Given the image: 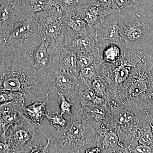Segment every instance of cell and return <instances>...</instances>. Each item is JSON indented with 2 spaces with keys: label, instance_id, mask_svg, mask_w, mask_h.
<instances>
[{
  "label": "cell",
  "instance_id": "32",
  "mask_svg": "<svg viewBox=\"0 0 153 153\" xmlns=\"http://www.w3.org/2000/svg\"><path fill=\"white\" fill-rule=\"evenodd\" d=\"M132 153H153V147L146 145L138 144L134 148Z\"/></svg>",
  "mask_w": 153,
  "mask_h": 153
},
{
  "label": "cell",
  "instance_id": "9",
  "mask_svg": "<svg viewBox=\"0 0 153 153\" xmlns=\"http://www.w3.org/2000/svg\"><path fill=\"white\" fill-rule=\"evenodd\" d=\"M50 94H60L70 99L72 101L78 95L79 90L85 88L76 76L60 71L58 68L49 73Z\"/></svg>",
  "mask_w": 153,
  "mask_h": 153
},
{
  "label": "cell",
  "instance_id": "14",
  "mask_svg": "<svg viewBox=\"0 0 153 153\" xmlns=\"http://www.w3.org/2000/svg\"><path fill=\"white\" fill-rule=\"evenodd\" d=\"M96 143L102 153H126L115 129L106 126L97 131Z\"/></svg>",
  "mask_w": 153,
  "mask_h": 153
},
{
  "label": "cell",
  "instance_id": "8",
  "mask_svg": "<svg viewBox=\"0 0 153 153\" xmlns=\"http://www.w3.org/2000/svg\"><path fill=\"white\" fill-rule=\"evenodd\" d=\"M61 46L44 37L33 55V65L40 72L58 68Z\"/></svg>",
  "mask_w": 153,
  "mask_h": 153
},
{
  "label": "cell",
  "instance_id": "19",
  "mask_svg": "<svg viewBox=\"0 0 153 153\" xmlns=\"http://www.w3.org/2000/svg\"><path fill=\"white\" fill-rule=\"evenodd\" d=\"M21 5L29 16L46 10L55 5L53 0H21Z\"/></svg>",
  "mask_w": 153,
  "mask_h": 153
},
{
  "label": "cell",
  "instance_id": "31",
  "mask_svg": "<svg viewBox=\"0 0 153 153\" xmlns=\"http://www.w3.org/2000/svg\"><path fill=\"white\" fill-rule=\"evenodd\" d=\"M90 2L95 5L103 7L105 8L114 10L117 11L118 13L120 12L115 6L113 0H91Z\"/></svg>",
  "mask_w": 153,
  "mask_h": 153
},
{
  "label": "cell",
  "instance_id": "5",
  "mask_svg": "<svg viewBox=\"0 0 153 153\" xmlns=\"http://www.w3.org/2000/svg\"><path fill=\"white\" fill-rule=\"evenodd\" d=\"M118 19L121 41L126 48L139 44L149 31L148 22L138 14L131 16L123 14Z\"/></svg>",
  "mask_w": 153,
  "mask_h": 153
},
{
  "label": "cell",
  "instance_id": "26",
  "mask_svg": "<svg viewBox=\"0 0 153 153\" xmlns=\"http://www.w3.org/2000/svg\"><path fill=\"white\" fill-rule=\"evenodd\" d=\"M58 95V102L60 107V113L61 114L69 115L71 116L72 113V101L68 97H66L63 94H57Z\"/></svg>",
  "mask_w": 153,
  "mask_h": 153
},
{
  "label": "cell",
  "instance_id": "33",
  "mask_svg": "<svg viewBox=\"0 0 153 153\" xmlns=\"http://www.w3.org/2000/svg\"><path fill=\"white\" fill-rule=\"evenodd\" d=\"M7 49L4 38H0V65L1 63L3 56L4 55Z\"/></svg>",
  "mask_w": 153,
  "mask_h": 153
},
{
  "label": "cell",
  "instance_id": "30",
  "mask_svg": "<svg viewBox=\"0 0 153 153\" xmlns=\"http://www.w3.org/2000/svg\"><path fill=\"white\" fill-rule=\"evenodd\" d=\"M47 139V143L46 145L43 146L39 144L37 142L33 143L30 147V153H49V147L50 146V136L44 135Z\"/></svg>",
  "mask_w": 153,
  "mask_h": 153
},
{
  "label": "cell",
  "instance_id": "25",
  "mask_svg": "<svg viewBox=\"0 0 153 153\" xmlns=\"http://www.w3.org/2000/svg\"><path fill=\"white\" fill-rule=\"evenodd\" d=\"M63 116L57 111L49 112H47L45 117L48 120L51 125L58 130L65 126L68 123Z\"/></svg>",
  "mask_w": 153,
  "mask_h": 153
},
{
  "label": "cell",
  "instance_id": "16",
  "mask_svg": "<svg viewBox=\"0 0 153 153\" xmlns=\"http://www.w3.org/2000/svg\"><path fill=\"white\" fill-rule=\"evenodd\" d=\"M64 33L88 34L87 24L85 21L73 10L63 11L61 18Z\"/></svg>",
  "mask_w": 153,
  "mask_h": 153
},
{
  "label": "cell",
  "instance_id": "12",
  "mask_svg": "<svg viewBox=\"0 0 153 153\" xmlns=\"http://www.w3.org/2000/svg\"><path fill=\"white\" fill-rule=\"evenodd\" d=\"M25 102H12L0 105V138L6 136L10 127L24 120H30L23 114Z\"/></svg>",
  "mask_w": 153,
  "mask_h": 153
},
{
  "label": "cell",
  "instance_id": "21",
  "mask_svg": "<svg viewBox=\"0 0 153 153\" xmlns=\"http://www.w3.org/2000/svg\"><path fill=\"white\" fill-rule=\"evenodd\" d=\"M122 50L118 44L115 43L108 44L100 51L102 62L110 64L115 63L120 58Z\"/></svg>",
  "mask_w": 153,
  "mask_h": 153
},
{
  "label": "cell",
  "instance_id": "4",
  "mask_svg": "<svg viewBox=\"0 0 153 153\" xmlns=\"http://www.w3.org/2000/svg\"><path fill=\"white\" fill-rule=\"evenodd\" d=\"M44 37L40 25L31 16L19 24L4 39L7 47L16 50L33 62L34 51Z\"/></svg>",
  "mask_w": 153,
  "mask_h": 153
},
{
  "label": "cell",
  "instance_id": "29",
  "mask_svg": "<svg viewBox=\"0 0 153 153\" xmlns=\"http://www.w3.org/2000/svg\"><path fill=\"white\" fill-rule=\"evenodd\" d=\"M115 6L120 12L122 10L138 7L140 0H113Z\"/></svg>",
  "mask_w": 153,
  "mask_h": 153
},
{
  "label": "cell",
  "instance_id": "3",
  "mask_svg": "<svg viewBox=\"0 0 153 153\" xmlns=\"http://www.w3.org/2000/svg\"><path fill=\"white\" fill-rule=\"evenodd\" d=\"M97 132L78 113L72 111L66 125L50 136V146L55 153H85L97 146Z\"/></svg>",
  "mask_w": 153,
  "mask_h": 153
},
{
  "label": "cell",
  "instance_id": "24",
  "mask_svg": "<svg viewBox=\"0 0 153 153\" xmlns=\"http://www.w3.org/2000/svg\"><path fill=\"white\" fill-rule=\"evenodd\" d=\"M26 100L21 94L10 91L0 92V105L12 102H25Z\"/></svg>",
  "mask_w": 153,
  "mask_h": 153
},
{
  "label": "cell",
  "instance_id": "1",
  "mask_svg": "<svg viewBox=\"0 0 153 153\" xmlns=\"http://www.w3.org/2000/svg\"><path fill=\"white\" fill-rule=\"evenodd\" d=\"M7 47V46H6ZM21 94L26 100L35 101L42 94H50L48 74L40 72L25 55L7 47L0 65V92Z\"/></svg>",
  "mask_w": 153,
  "mask_h": 153
},
{
  "label": "cell",
  "instance_id": "11",
  "mask_svg": "<svg viewBox=\"0 0 153 153\" xmlns=\"http://www.w3.org/2000/svg\"><path fill=\"white\" fill-rule=\"evenodd\" d=\"M94 35H91L101 51L106 45L111 43L120 45L122 43L118 27V18L105 19L94 27Z\"/></svg>",
  "mask_w": 153,
  "mask_h": 153
},
{
  "label": "cell",
  "instance_id": "15",
  "mask_svg": "<svg viewBox=\"0 0 153 153\" xmlns=\"http://www.w3.org/2000/svg\"><path fill=\"white\" fill-rule=\"evenodd\" d=\"M86 22L88 27L93 29L109 15L117 13L114 10L95 5L91 2L79 6L74 10Z\"/></svg>",
  "mask_w": 153,
  "mask_h": 153
},
{
  "label": "cell",
  "instance_id": "23",
  "mask_svg": "<svg viewBox=\"0 0 153 153\" xmlns=\"http://www.w3.org/2000/svg\"><path fill=\"white\" fill-rule=\"evenodd\" d=\"M89 88L93 89L97 95L104 98L106 102L109 100V85L99 76L94 79Z\"/></svg>",
  "mask_w": 153,
  "mask_h": 153
},
{
  "label": "cell",
  "instance_id": "17",
  "mask_svg": "<svg viewBox=\"0 0 153 153\" xmlns=\"http://www.w3.org/2000/svg\"><path fill=\"white\" fill-rule=\"evenodd\" d=\"M58 67L60 71L71 74L78 79L80 68L77 55L74 52L61 46Z\"/></svg>",
  "mask_w": 153,
  "mask_h": 153
},
{
  "label": "cell",
  "instance_id": "18",
  "mask_svg": "<svg viewBox=\"0 0 153 153\" xmlns=\"http://www.w3.org/2000/svg\"><path fill=\"white\" fill-rule=\"evenodd\" d=\"M49 95L46 94V100L43 102L33 101L32 104L24 107L23 114L36 126L41 125L47 114L46 104L49 100Z\"/></svg>",
  "mask_w": 153,
  "mask_h": 153
},
{
  "label": "cell",
  "instance_id": "7",
  "mask_svg": "<svg viewBox=\"0 0 153 153\" xmlns=\"http://www.w3.org/2000/svg\"><path fill=\"white\" fill-rule=\"evenodd\" d=\"M21 1L0 0V38H7L19 24L31 17L22 8Z\"/></svg>",
  "mask_w": 153,
  "mask_h": 153
},
{
  "label": "cell",
  "instance_id": "28",
  "mask_svg": "<svg viewBox=\"0 0 153 153\" xmlns=\"http://www.w3.org/2000/svg\"><path fill=\"white\" fill-rule=\"evenodd\" d=\"M138 142L139 144L153 147V134L150 125L147 126L143 129Z\"/></svg>",
  "mask_w": 153,
  "mask_h": 153
},
{
  "label": "cell",
  "instance_id": "13",
  "mask_svg": "<svg viewBox=\"0 0 153 153\" xmlns=\"http://www.w3.org/2000/svg\"><path fill=\"white\" fill-rule=\"evenodd\" d=\"M61 46L74 52L76 55L100 50L94 39L89 33H64V38Z\"/></svg>",
  "mask_w": 153,
  "mask_h": 153
},
{
  "label": "cell",
  "instance_id": "35",
  "mask_svg": "<svg viewBox=\"0 0 153 153\" xmlns=\"http://www.w3.org/2000/svg\"><path fill=\"white\" fill-rule=\"evenodd\" d=\"M149 125L150 126L151 130H152V133L153 134V125L152 123H150V124Z\"/></svg>",
  "mask_w": 153,
  "mask_h": 153
},
{
  "label": "cell",
  "instance_id": "36",
  "mask_svg": "<svg viewBox=\"0 0 153 153\" xmlns=\"http://www.w3.org/2000/svg\"><path fill=\"white\" fill-rule=\"evenodd\" d=\"M17 1H21V0H17Z\"/></svg>",
  "mask_w": 153,
  "mask_h": 153
},
{
  "label": "cell",
  "instance_id": "10",
  "mask_svg": "<svg viewBox=\"0 0 153 153\" xmlns=\"http://www.w3.org/2000/svg\"><path fill=\"white\" fill-rule=\"evenodd\" d=\"M62 10L56 7L36 14L35 19L42 29L44 36L57 43L64 34L61 18Z\"/></svg>",
  "mask_w": 153,
  "mask_h": 153
},
{
  "label": "cell",
  "instance_id": "6",
  "mask_svg": "<svg viewBox=\"0 0 153 153\" xmlns=\"http://www.w3.org/2000/svg\"><path fill=\"white\" fill-rule=\"evenodd\" d=\"M36 126L30 120L21 121L11 126L9 135L1 140L8 142L13 153H30V147L37 142Z\"/></svg>",
  "mask_w": 153,
  "mask_h": 153
},
{
  "label": "cell",
  "instance_id": "2",
  "mask_svg": "<svg viewBox=\"0 0 153 153\" xmlns=\"http://www.w3.org/2000/svg\"><path fill=\"white\" fill-rule=\"evenodd\" d=\"M150 65V62L141 52L127 49H123L120 58L115 63H100L98 76L109 85L108 100L119 102L127 88L143 75Z\"/></svg>",
  "mask_w": 153,
  "mask_h": 153
},
{
  "label": "cell",
  "instance_id": "20",
  "mask_svg": "<svg viewBox=\"0 0 153 153\" xmlns=\"http://www.w3.org/2000/svg\"><path fill=\"white\" fill-rule=\"evenodd\" d=\"M78 100L83 105H103L106 103L104 98L97 95L90 88H86L84 90L79 91Z\"/></svg>",
  "mask_w": 153,
  "mask_h": 153
},
{
  "label": "cell",
  "instance_id": "34",
  "mask_svg": "<svg viewBox=\"0 0 153 153\" xmlns=\"http://www.w3.org/2000/svg\"><path fill=\"white\" fill-rule=\"evenodd\" d=\"M86 153H102L101 150L98 147L95 146L94 147H92L89 148V149H87L86 151H85V152Z\"/></svg>",
  "mask_w": 153,
  "mask_h": 153
},
{
  "label": "cell",
  "instance_id": "22",
  "mask_svg": "<svg viewBox=\"0 0 153 153\" xmlns=\"http://www.w3.org/2000/svg\"><path fill=\"white\" fill-rule=\"evenodd\" d=\"M100 64H94L80 69L78 79L85 88L90 87L91 82L98 76V66Z\"/></svg>",
  "mask_w": 153,
  "mask_h": 153
},
{
  "label": "cell",
  "instance_id": "27",
  "mask_svg": "<svg viewBox=\"0 0 153 153\" xmlns=\"http://www.w3.org/2000/svg\"><path fill=\"white\" fill-rule=\"evenodd\" d=\"M64 10H73L85 4L86 0H53Z\"/></svg>",
  "mask_w": 153,
  "mask_h": 153
}]
</instances>
